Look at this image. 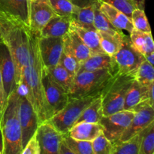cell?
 <instances>
[{"mask_svg":"<svg viewBox=\"0 0 154 154\" xmlns=\"http://www.w3.org/2000/svg\"><path fill=\"white\" fill-rule=\"evenodd\" d=\"M39 37L40 35L29 28V61L23 71L20 84L35 111L40 125L48 122L54 114L47 102L42 84L44 66L38 44Z\"/></svg>","mask_w":154,"mask_h":154,"instance_id":"obj_1","label":"cell"},{"mask_svg":"<svg viewBox=\"0 0 154 154\" xmlns=\"http://www.w3.org/2000/svg\"><path fill=\"white\" fill-rule=\"evenodd\" d=\"M0 31L14 63L16 83L19 86L23 71L29 61V26L0 11Z\"/></svg>","mask_w":154,"mask_h":154,"instance_id":"obj_2","label":"cell"},{"mask_svg":"<svg viewBox=\"0 0 154 154\" xmlns=\"http://www.w3.org/2000/svg\"><path fill=\"white\" fill-rule=\"evenodd\" d=\"M0 129L2 134L3 154H21L22 135L19 121V93L14 90L6 101L2 113Z\"/></svg>","mask_w":154,"mask_h":154,"instance_id":"obj_3","label":"cell"},{"mask_svg":"<svg viewBox=\"0 0 154 154\" xmlns=\"http://www.w3.org/2000/svg\"><path fill=\"white\" fill-rule=\"evenodd\" d=\"M135 81V75L120 74L113 75L101 93L103 116L123 111L128 90Z\"/></svg>","mask_w":154,"mask_h":154,"instance_id":"obj_4","label":"cell"},{"mask_svg":"<svg viewBox=\"0 0 154 154\" xmlns=\"http://www.w3.org/2000/svg\"><path fill=\"white\" fill-rule=\"evenodd\" d=\"M114 74L108 69L78 72L74 78L69 92V99L101 95L104 87Z\"/></svg>","mask_w":154,"mask_h":154,"instance_id":"obj_5","label":"cell"},{"mask_svg":"<svg viewBox=\"0 0 154 154\" xmlns=\"http://www.w3.org/2000/svg\"><path fill=\"white\" fill-rule=\"evenodd\" d=\"M100 96L101 95H96L78 99H69L66 106L60 112L54 114L48 123L60 134L66 135L72 126L75 125L85 108Z\"/></svg>","mask_w":154,"mask_h":154,"instance_id":"obj_6","label":"cell"},{"mask_svg":"<svg viewBox=\"0 0 154 154\" xmlns=\"http://www.w3.org/2000/svg\"><path fill=\"white\" fill-rule=\"evenodd\" d=\"M17 91L19 93V121L23 149L28 141L35 134L39 126V120L35 111L20 84L18 86Z\"/></svg>","mask_w":154,"mask_h":154,"instance_id":"obj_7","label":"cell"},{"mask_svg":"<svg viewBox=\"0 0 154 154\" xmlns=\"http://www.w3.org/2000/svg\"><path fill=\"white\" fill-rule=\"evenodd\" d=\"M117 64V72L135 75L138 68L144 60V56L135 48L129 36L124 35L121 47L114 57Z\"/></svg>","mask_w":154,"mask_h":154,"instance_id":"obj_8","label":"cell"},{"mask_svg":"<svg viewBox=\"0 0 154 154\" xmlns=\"http://www.w3.org/2000/svg\"><path fill=\"white\" fill-rule=\"evenodd\" d=\"M135 112L123 111L103 116L99 121L103 135L113 144H115L126 130L133 119Z\"/></svg>","mask_w":154,"mask_h":154,"instance_id":"obj_9","label":"cell"},{"mask_svg":"<svg viewBox=\"0 0 154 154\" xmlns=\"http://www.w3.org/2000/svg\"><path fill=\"white\" fill-rule=\"evenodd\" d=\"M42 84L47 102L54 115L60 112L68 103L69 93L53 79L45 67H43L42 71Z\"/></svg>","mask_w":154,"mask_h":154,"instance_id":"obj_10","label":"cell"},{"mask_svg":"<svg viewBox=\"0 0 154 154\" xmlns=\"http://www.w3.org/2000/svg\"><path fill=\"white\" fill-rule=\"evenodd\" d=\"M132 111L135 112L133 119L117 142L128 141L154 122L153 108L149 105L147 101L135 106Z\"/></svg>","mask_w":154,"mask_h":154,"instance_id":"obj_11","label":"cell"},{"mask_svg":"<svg viewBox=\"0 0 154 154\" xmlns=\"http://www.w3.org/2000/svg\"><path fill=\"white\" fill-rule=\"evenodd\" d=\"M29 28L39 35L48 23L57 15L51 7L49 0L29 2Z\"/></svg>","mask_w":154,"mask_h":154,"instance_id":"obj_12","label":"cell"},{"mask_svg":"<svg viewBox=\"0 0 154 154\" xmlns=\"http://www.w3.org/2000/svg\"><path fill=\"white\" fill-rule=\"evenodd\" d=\"M0 72L2 79L5 103L11 93L18 87L16 83L15 66L8 48L4 42L0 43Z\"/></svg>","mask_w":154,"mask_h":154,"instance_id":"obj_13","label":"cell"},{"mask_svg":"<svg viewBox=\"0 0 154 154\" xmlns=\"http://www.w3.org/2000/svg\"><path fill=\"white\" fill-rule=\"evenodd\" d=\"M38 44L44 67L51 69L57 66L63 51V37L40 36Z\"/></svg>","mask_w":154,"mask_h":154,"instance_id":"obj_14","label":"cell"},{"mask_svg":"<svg viewBox=\"0 0 154 154\" xmlns=\"http://www.w3.org/2000/svg\"><path fill=\"white\" fill-rule=\"evenodd\" d=\"M39 154H59L63 135L57 132L49 123L39 125L36 131Z\"/></svg>","mask_w":154,"mask_h":154,"instance_id":"obj_15","label":"cell"},{"mask_svg":"<svg viewBox=\"0 0 154 154\" xmlns=\"http://www.w3.org/2000/svg\"><path fill=\"white\" fill-rule=\"evenodd\" d=\"M154 83L149 86H143L134 81L126 95L123 105V110L132 111L135 106L147 101L153 108Z\"/></svg>","mask_w":154,"mask_h":154,"instance_id":"obj_16","label":"cell"},{"mask_svg":"<svg viewBox=\"0 0 154 154\" xmlns=\"http://www.w3.org/2000/svg\"><path fill=\"white\" fill-rule=\"evenodd\" d=\"M63 51L73 55L81 64L92 54L90 49L71 26L69 32L63 36Z\"/></svg>","mask_w":154,"mask_h":154,"instance_id":"obj_17","label":"cell"},{"mask_svg":"<svg viewBox=\"0 0 154 154\" xmlns=\"http://www.w3.org/2000/svg\"><path fill=\"white\" fill-rule=\"evenodd\" d=\"M108 69L113 73H117V64L114 57L106 54H91L81 64L78 72H93V71Z\"/></svg>","mask_w":154,"mask_h":154,"instance_id":"obj_18","label":"cell"},{"mask_svg":"<svg viewBox=\"0 0 154 154\" xmlns=\"http://www.w3.org/2000/svg\"><path fill=\"white\" fill-rule=\"evenodd\" d=\"M0 11L29 26V8L28 0H0Z\"/></svg>","mask_w":154,"mask_h":154,"instance_id":"obj_19","label":"cell"},{"mask_svg":"<svg viewBox=\"0 0 154 154\" xmlns=\"http://www.w3.org/2000/svg\"><path fill=\"white\" fill-rule=\"evenodd\" d=\"M70 26L76 32L86 46L90 49L92 54H105L100 46L99 35L96 29L83 26L72 20Z\"/></svg>","mask_w":154,"mask_h":154,"instance_id":"obj_20","label":"cell"},{"mask_svg":"<svg viewBox=\"0 0 154 154\" xmlns=\"http://www.w3.org/2000/svg\"><path fill=\"white\" fill-rule=\"evenodd\" d=\"M100 9L111 24L119 30H126L130 34L133 30L132 20L126 14L107 3L101 2Z\"/></svg>","mask_w":154,"mask_h":154,"instance_id":"obj_21","label":"cell"},{"mask_svg":"<svg viewBox=\"0 0 154 154\" xmlns=\"http://www.w3.org/2000/svg\"><path fill=\"white\" fill-rule=\"evenodd\" d=\"M102 133V127L99 123L82 122L74 125L67 134L74 139L93 141Z\"/></svg>","mask_w":154,"mask_h":154,"instance_id":"obj_22","label":"cell"},{"mask_svg":"<svg viewBox=\"0 0 154 154\" xmlns=\"http://www.w3.org/2000/svg\"><path fill=\"white\" fill-rule=\"evenodd\" d=\"M72 16H59L53 17L40 33L42 37H63L69 32L72 23Z\"/></svg>","mask_w":154,"mask_h":154,"instance_id":"obj_23","label":"cell"},{"mask_svg":"<svg viewBox=\"0 0 154 154\" xmlns=\"http://www.w3.org/2000/svg\"><path fill=\"white\" fill-rule=\"evenodd\" d=\"M129 38L135 49L143 56L154 52V43L151 32H144L133 29Z\"/></svg>","mask_w":154,"mask_h":154,"instance_id":"obj_24","label":"cell"},{"mask_svg":"<svg viewBox=\"0 0 154 154\" xmlns=\"http://www.w3.org/2000/svg\"><path fill=\"white\" fill-rule=\"evenodd\" d=\"M97 32L102 51L108 55L114 57L121 47L124 34L122 32L117 34H110L101 31H97Z\"/></svg>","mask_w":154,"mask_h":154,"instance_id":"obj_25","label":"cell"},{"mask_svg":"<svg viewBox=\"0 0 154 154\" xmlns=\"http://www.w3.org/2000/svg\"><path fill=\"white\" fill-rule=\"evenodd\" d=\"M103 117L102 105L101 96L95 99L87 108H85L81 115L77 120L76 123H99V121ZM75 123V124H76Z\"/></svg>","mask_w":154,"mask_h":154,"instance_id":"obj_26","label":"cell"},{"mask_svg":"<svg viewBox=\"0 0 154 154\" xmlns=\"http://www.w3.org/2000/svg\"><path fill=\"white\" fill-rule=\"evenodd\" d=\"M101 1L98 0L94 7V20H93V26L97 31L108 32L110 34H117L121 32V30L116 29L112 24L110 23L108 18L106 17L103 12L100 9Z\"/></svg>","mask_w":154,"mask_h":154,"instance_id":"obj_27","label":"cell"},{"mask_svg":"<svg viewBox=\"0 0 154 154\" xmlns=\"http://www.w3.org/2000/svg\"><path fill=\"white\" fill-rule=\"evenodd\" d=\"M47 70L48 71L53 79L69 93L73 84L75 76L71 75L60 64H57V66L51 69H47Z\"/></svg>","mask_w":154,"mask_h":154,"instance_id":"obj_28","label":"cell"},{"mask_svg":"<svg viewBox=\"0 0 154 154\" xmlns=\"http://www.w3.org/2000/svg\"><path fill=\"white\" fill-rule=\"evenodd\" d=\"M154 153V122L141 131L138 154Z\"/></svg>","mask_w":154,"mask_h":154,"instance_id":"obj_29","label":"cell"},{"mask_svg":"<svg viewBox=\"0 0 154 154\" xmlns=\"http://www.w3.org/2000/svg\"><path fill=\"white\" fill-rule=\"evenodd\" d=\"M63 141L75 154H93L92 141L74 139L68 134L63 135Z\"/></svg>","mask_w":154,"mask_h":154,"instance_id":"obj_30","label":"cell"},{"mask_svg":"<svg viewBox=\"0 0 154 154\" xmlns=\"http://www.w3.org/2000/svg\"><path fill=\"white\" fill-rule=\"evenodd\" d=\"M135 80L143 86H149L154 83L153 66L144 60L135 72Z\"/></svg>","mask_w":154,"mask_h":154,"instance_id":"obj_31","label":"cell"},{"mask_svg":"<svg viewBox=\"0 0 154 154\" xmlns=\"http://www.w3.org/2000/svg\"><path fill=\"white\" fill-rule=\"evenodd\" d=\"M141 137V132L128 141L114 144L115 149L113 154H138Z\"/></svg>","mask_w":154,"mask_h":154,"instance_id":"obj_32","label":"cell"},{"mask_svg":"<svg viewBox=\"0 0 154 154\" xmlns=\"http://www.w3.org/2000/svg\"><path fill=\"white\" fill-rule=\"evenodd\" d=\"M93 154H113L114 152V144L111 143L103 133L99 135L92 141Z\"/></svg>","mask_w":154,"mask_h":154,"instance_id":"obj_33","label":"cell"},{"mask_svg":"<svg viewBox=\"0 0 154 154\" xmlns=\"http://www.w3.org/2000/svg\"><path fill=\"white\" fill-rule=\"evenodd\" d=\"M100 1L110 5L117 10L126 14L130 19L132 12L135 9H138L133 0H100Z\"/></svg>","mask_w":154,"mask_h":154,"instance_id":"obj_34","label":"cell"},{"mask_svg":"<svg viewBox=\"0 0 154 154\" xmlns=\"http://www.w3.org/2000/svg\"><path fill=\"white\" fill-rule=\"evenodd\" d=\"M58 64L66 69L71 75L75 76L81 66V63L69 53L63 51Z\"/></svg>","mask_w":154,"mask_h":154,"instance_id":"obj_35","label":"cell"},{"mask_svg":"<svg viewBox=\"0 0 154 154\" xmlns=\"http://www.w3.org/2000/svg\"><path fill=\"white\" fill-rule=\"evenodd\" d=\"M131 20H132L134 29H136L140 32H151L150 24L147 20L145 13L143 10L135 9L132 12Z\"/></svg>","mask_w":154,"mask_h":154,"instance_id":"obj_36","label":"cell"},{"mask_svg":"<svg viewBox=\"0 0 154 154\" xmlns=\"http://www.w3.org/2000/svg\"><path fill=\"white\" fill-rule=\"evenodd\" d=\"M55 13L59 16H72L75 6L69 0H49Z\"/></svg>","mask_w":154,"mask_h":154,"instance_id":"obj_37","label":"cell"},{"mask_svg":"<svg viewBox=\"0 0 154 154\" xmlns=\"http://www.w3.org/2000/svg\"><path fill=\"white\" fill-rule=\"evenodd\" d=\"M21 154H39L38 143L35 134L32 137V138L28 141L26 145L23 147Z\"/></svg>","mask_w":154,"mask_h":154,"instance_id":"obj_38","label":"cell"},{"mask_svg":"<svg viewBox=\"0 0 154 154\" xmlns=\"http://www.w3.org/2000/svg\"><path fill=\"white\" fill-rule=\"evenodd\" d=\"M98 0H71L73 5L78 8H85L94 6Z\"/></svg>","mask_w":154,"mask_h":154,"instance_id":"obj_39","label":"cell"},{"mask_svg":"<svg viewBox=\"0 0 154 154\" xmlns=\"http://www.w3.org/2000/svg\"><path fill=\"white\" fill-rule=\"evenodd\" d=\"M5 105V99L4 90H3L2 79V75L1 72H0V110L2 111Z\"/></svg>","mask_w":154,"mask_h":154,"instance_id":"obj_40","label":"cell"},{"mask_svg":"<svg viewBox=\"0 0 154 154\" xmlns=\"http://www.w3.org/2000/svg\"><path fill=\"white\" fill-rule=\"evenodd\" d=\"M59 154H75L66 145L63 141L62 140V142L60 144V153Z\"/></svg>","mask_w":154,"mask_h":154,"instance_id":"obj_41","label":"cell"},{"mask_svg":"<svg viewBox=\"0 0 154 154\" xmlns=\"http://www.w3.org/2000/svg\"><path fill=\"white\" fill-rule=\"evenodd\" d=\"M144 58L146 61H147L149 63H150V64H151L152 66H153L154 65V52H152V53H150V54L144 56Z\"/></svg>","mask_w":154,"mask_h":154,"instance_id":"obj_42","label":"cell"},{"mask_svg":"<svg viewBox=\"0 0 154 154\" xmlns=\"http://www.w3.org/2000/svg\"><path fill=\"white\" fill-rule=\"evenodd\" d=\"M134 2L136 5L138 9L140 10H144V2L145 0H133Z\"/></svg>","mask_w":154,"mask_h":154,"instance_id":"obj_43","label":"cell"},{"mask_svg":"<svg viewBox=\"0 0 154 154\" xmlns=\"http://www.w3.org/2000/svg\"><path fill=\"white\" fill-rule=\"evenodd\" d=\"M0 154H3V140L1 129H0Z\"/></svg>","mask_w":154,"mask_h":154,"instance_id":"obj_44","label":"cell"},{"mask_svg":"<svg viewBox=\"0 0 154 154\" xmlns=\"http://www.w3.org/2000/svg\"><path fill=\"white\" fill-rule=\"evenodd\" d=\"M2 42H3V40H2V37L1 31H0V43H2Z\"/></svg>","mask_w":154,"mask_h":154,"instance_id":"obj_45","label":"cell"},{"mask_svg":"<svg viewBox=\"0 0 154 154\" xmlns=\"http://www.w3.org/2000/svg\"><path fill=\"white\" fill-rule=\"evenodd\" d=\"M2 111H0V120H1V117H2Z\"/></svg>","mask_w":154,"mask_h":154,"instance_id":"obj_46","label":"cell"},{"mask_svg":"<svg viewBox=\"0 0 154 154\" xmlns=\"http://www.w3.org/2000/svg\"><path fill=\"white\" fill-rule=\"evenodd\" d=\"M29 2H32V1H35V0H28Z\"/></svg>","mask_w":154,"mask_h":154,"instance_id":"obj_47","label":"cell"},{"mask_svg":"<svg viewBox=\"0 0 154 154\" xmlns=\"http://www.w3.org/2000/svg\"><path fill=\"white\" fill-rule=\"evenodd\" d=\"M69 1H71V0H69Z\"/></svg>","mask_w":154,"mask_h":154,"instance_id":"obj_48","label":"cell"},{"mask_svg":"<svg viewBox=\"0 0 154 154\" xmlns=\"http://www.w3.org/2000/svg\"><path fill=\"white\" fill-rule=\"evenodd\" d=\"M0 111H1V110H0Z\"/></svg>","mask_w":154,"mask_h":154,"instance_id":"obj_49","label":"cell"}]
</instances>
